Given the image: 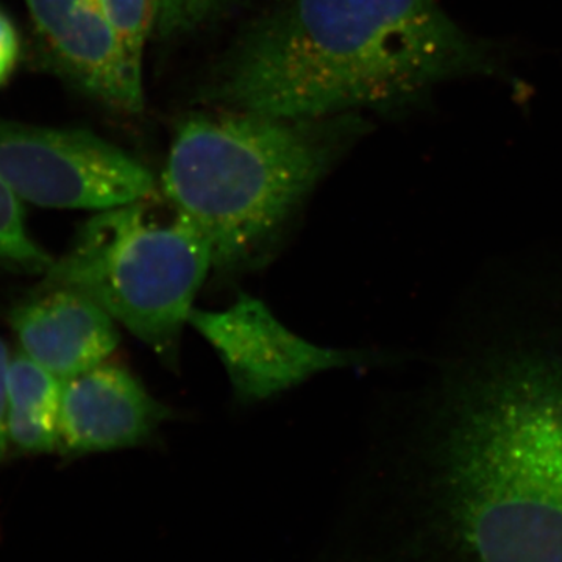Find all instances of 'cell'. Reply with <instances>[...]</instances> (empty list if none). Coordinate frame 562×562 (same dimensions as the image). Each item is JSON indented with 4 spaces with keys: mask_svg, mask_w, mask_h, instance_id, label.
<instances>
[{
    "mask_svg": "<svg viewBox=\"0 0 562 562\" xmlns=\"http://www.w3.org/2000/svg\"><path fill=\"white\" fill-rule=\"evenodd\" d=\"M397 458L391 562H562V341L443 373Z\"/></svg>",
    "mask_w": 562,
    "mask_h": 562,
    "instance_id": "cell-1",
    "label": "cell"
},
{
    "mask_svg": "<svg viewBox=\"0 0 562 562\" xmlns=\"http://www.w3.org/2000/svg\"><path fill=\"white\" fill-rule=\"evenodd\" d=\"M498 74L497 47L438 0H280L221 61L202 101L280 117L401 113L443 81Z\"/></svg>",
    "mask_w": 562,
    "mask_h": 562,
    "instance_id": "cell-2",
    "label": "cell"
},
{
    "mask_svg": "<svg viewBox=\"0 0 562 562\" xmlns=\"http://www.w3.org/2000/svg\"><path fill=\"white\" fill-rule=\"evenodd\" d=\"M368 125L360 113L192 114L173 135L161 194L209 239L213 276H244L271 260L314 188Z\"/></svg>",
    "mask_w": 562,
    "mask_h": 562,
    "instance_id": "cell-3",
    "label": "cell"
},
{
    "mask_svg": "<svg viewBox=\"0 0 562 562\" xmlns=\"http://www.w3.org/2000/svg\"><path fill=\"white\" fill-rule=\"evenodd\" d=\"M211 272L209 239L155 192L85 222L41 286L87 295L176 368L181 336Z\"/></svg>",
    "mask_w": 562,
    "mask_h": 562,
    "instance_id": "cell-4",
    "label": "cell"
},
{
    "mask_svg": "<svg viewBox=\"0 0 562 562\" xmlns=\"http://www.w3.org/2000/svg\"><path fill=\"white\" fill-rule=\"evenodd\" d=\"M0 177L22 202L46 209H116L158 188L147 166L90 131L3 120Z\"/></svg>",
    "mask_w": 562,
    "mask_h": 562,
    "instance_id": "cell-5",
    "label": "cell"
},
{
    "mask_svg": "<svg viewBox=\"0 0 562 562\" xmlns=\"http://www.w3.org/2000/svg\"><path fill=\"white\" fill-rule=\"evenodd\" d=\"M188 325L216 351L243 405L269 401L322 372L373 364L382 358L372 351L317 346L247 294H239L224 310H192Z\"/></svg>",
    "mask_w": 562,
    "mask_h": 562,
    "instance_id": "cell-6",
    "label": "cell"
},
{
    "mask_svg": "<svg viewBox=\"0 0 562 562\" xmlns=\"http://www.w3.org/2000/svg\"><path fill=\"white\" fill-rule=\"evenodd\" d=\"M41 54L58 76L111 109L140 113L143 83L133 79L95 0H25Z\"/></svg>",
    "mask_w": 562,
    "mask_h": 562,
    "instance_id": "cell-7",
    "label": "cell"
},
{
    "mask_svg": "<svg viewBox=\"0 0 562 562\" xmlns=\"http://www.w3.org/2000/svg\"><path fill=\"white\" fill-rule=\"evenodd\" d=\"M172 419L168 405L109 360L63 382L58 452L80 457L133 449Z\"/></svg>",
    "mask_w": 562,
    "mask_h": 562,
    "instance_id": "cell-8",
    "label": "cell"
},
{
    "mask_svg": "<svg viewBox=\"0 0 562 562\" xmlns=\"http://www.w3.org/2000/svg\"><path fill=\"white\" fill-rule=\"evenodd\" d=\"M10 325L22 353L63 382L109 361L121 341L110 314L69 288L40 286L11 310Z\"/></svg>",
    "mask_w": 562,
    "mask_h": 562,
    "instance_id": "cell-9",
    "label": "cell"
},
{
    "mask_svg": "<svg viewBox=\"0 0 562 562\" xmlns=\"http://www.w3.org/2000/svg\"><path fill=\"white\" fill-rule=\"evenodd\" d=\"M63 380L27 355H11L9 366L10 454L58 452Z\"/></svg>",
    "mask_w": 562,
    "mask_h": 562,
    "instance_id": "cell-10",
    "label": "cell"
},
{
    "mask_svg": "<svg viewBox=\"0 0 562 562\" xmlns=\"http://www.w3.org/2000/svg\"><path fill=\"white\" fill-rule=\"evenodd\" d=\"M54 260L32 238L21 199L0 177V269L44 276Z\"/></svg>",
    "mask_w": 562,
    "mask_h": 562,
    "instance_id": "cell-11",
    "label": "cell"
},
{
    "mask_svg": "<svg viewBox=\"0 0 562 562\" xmlns=\"http://www.w3.org/2000/svg\"><path fill=\"white\" fill-rule=\"evenodd\" d=\"M133 79L143 83V54L157 25L158 0H99Z\"/></svg>",
    "mask_w": 562,
    "mask_h": 562,
    "instance_id": "cell-12",
    "label": "cell"
},
{
    "mask_svg": "<svg viewBox=\"0 0 562 562\" xmlns=\"http://www.w3.org/2000/svg\"><path fill=\"white\" fill-rule=\"evenodd\" d=\"M224 0H158L157 27L161 38H179L198 29Z\"/></svg>",
    "mask_w": 562,
    "mask_h": 562,
    "instance_id": "cell-13",
    "label": "cell"
},
{
    "mask_svg": "<svg viewBox=\"0 0 562 562\" xmlns=\"http://www.w3.org/2000/svg\"><path fill=\"white\" fill-rule=\"evenodd\" d=\"M20 36L10 18L0 10V87L7 83L20 60Z\"/></svg>",
    "mask_w": 562,
    "mask_h": 562,
    "instance_id": "cell-14",
    "label": "cell"
},
{
    "mask_svg": "<svg viewBox=\"0 0 562 562\" xmlns=\"http://www.w3.org/2000/svg\"><path fill=\"white\" fill-rule=\"evenodd\" d=\"M11 353L0 338V462L10 457L9 442V366Z\"/></svg>",
    "mask_w": 562,
    "mask_h": 562,
    "instance_id": "cell-15",
    "label": "cell"
},
{
    "mask_svg": "<svg viewBox=\"0 0 562 562\" xmlns=\"http://www.w3.org/2000/svg\"><path fill=\"white\" fill-rule=\"evenodd\" d=\"M95 2H98V3H99V0H95Z\"/></svg>",
    "mask_w": 562,
    "mask_h": 562,
    "instance_id": "cell-16",
    "label": "cell"
}]
</instances>
